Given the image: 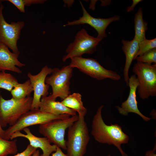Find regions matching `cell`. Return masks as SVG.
I'll list each match as a JSON object with an SVG mask.
<instances>
[{"label":"cell","instance_id":"cell-8","mask_svg":"<svg viewBox=\"0 0 156 156\" xmlns=\"http://www.w3.org/2000/svg\"><path fill=\"white\" fill-rule=\"evenodd\" d=\"M69 65L73 68H76L80 71L98 80L110 79L114 81L121 79L120 75L116 72L107 69L103 67L95 59L84 58L82 56L71 58Z\"/></svg>","mask_w":156,"mask_h":156},{"label":"cell","instance_id":"cell-20","mask_svg":"<svg viewBox=\"0 0 156 156\" xmlns=\"http://www.w3.org/2000/svg\"><path fill=\"white\" fill-rule=\"evenodd\" d=\"M33 91V88L29 79L22 83H18L11 91L12 98L20 100L30 96Z\"/></svg>","mask_w":156,"mask_h":156},{"label":"cell","instance_id":"cell-2","mask_svg":"<svg viewBox=\"0 0 156 156\" xmlns=\"http://www.w3.org/2000/svg\"><path fill=\"white\" fill-rule=\"evenodd\" d=\"M66 146L68 156H83L90 137L84 117H79L68 128Z\"/></svg>","mask_w":156,"mask_h":156},{"label":"cell","instance_id":"cell-31","mask_svg":"<svg viewBox=\"0 0 156 156\" xmlns=\"http://www.w3.org/2000/svg\"><path fill=\"white\" fill-rule=\"evenodd\" d=\"M40 154L39 151L36 150L33 154L32 156H38Z\"/></svg>","mask_w":156,"mask_h":156},{"label":"cell","instance_id":"cell-15","mask_svg":"<svg viewBox=\"0 0 156 156\" xmlns=\"http://www.w3.org/2000/svg\"><path fill=\"white\" fill-rule=\"evenodd\" d=\"M19 55L11 52L8 48L0 43V70L1 71L9 70L21 73L22 71L17 67L25 66L18 59Z\"/></svg>","mask_w":156,"mask_h":156},{"label":"cell","instance_id":"cell-22","mask_svg":"<svg viewBox=\"0 0 156 156\" xmlns=\"http://www.w3.org/2000/svg\"><path fill=\"white\" fill-rule=\"evenodd\" d=\"M18 83V80L10 74L0 71V88L11 92Z\"/></svg>","mask_w":156,"mask_h":156},{"label":"cell","instance_id":"cell-4","mask_svg":"<svg viewBox=\"0 0 156 156\" xmlns=\"http://www.w3.org/2000/svg\"><path fill=\"white\" fill-rule=\"evenodd\" d=\"M70 116L68 114L55 115L41 111L39 109L30 110L23 115L14 125L4 130L3 138L9 140L12 134L25 128L34 125H40L54 120L66 119Z\"/></svg>","mask_w":156,"mask_h":156},{"label":"cell","instance_id":"cell-18","mask_svg":"<svg viewBox=\"0 0 156 156\" xmlns=\"http://www.w3.org/2000/svg\"><path fill=\"white\" fill-rule=\"evenodd\" d=\"M82 96L79 93L70 94L61 102L67 107L77 112L79 117H84L87 112L81 99Z\"/></svg>","mask_w":156,"mask_h":156},{"label":"cell","instance_id":"cell-27","mask_svg":"<svg viewBox=\"0 0 156 156\" xmlns=\"http://www.w3.org/2000/svg\"><path fill=\"white\" fill-rule=\"evenodd\" d=\"M38 156H41L39 155ZM51 156H68V155L64 154L61 150L60 148L57 146V148L56 151L54 153L52 154Z\"/></svg>","mask_w":156,"mask_h":156},{"label":"cell","instance_id":"cell-7","mask_svg":"<svg viewBox=\"0 0 156 156\" xmlns=\"http://www.w3.org/2000/svg\"><path fill=\"white\" fill-rule=\"evenodd\" d=\"M73 69L69 65L64 66L61 69H52L50 75L47 76L45 81L46 84L52 88V93L49 96L50 99L55 100L60 97L62 100L70 94V81Z\"/></svg>","mask_w":156,"mask_h":156},{"label":"cell","instance_id":"cell-12","mask_svg":"<svg viewBox=\"0 0 156 156\" xmlns=\"http://www.w3.org/2000/svg\"><path fill=\"white\" fill-rule=\"evenodd\" d=\"M83 11V16L78 20L72 21H68L67 26L78 25L87 24L93 27L98 33L97 37L103 39L106 37L105 30L108 26L112 22L119 20L120 17L118 16H115L109 18H95L92 16L87 12L82 3L80 1Z\"/></svg>","mask_w":156,"mask_h":156},{"label":"cell","instance_id":"cell-5","mask_svg":"<svg viewBox=\"0 0 156 156\" xmlns=\"http://www.w3.org/2000/svg\"><path fill=\"white\" fill-rule=\"evenodd\" d=\"M132 72L137 76L139 85L137 88L140 97L144 100L156 96V64H148L137 62Z\"/></svg>","mask_w":156,"mask_h":156},{"label":"cell","instance_id":"cell-11","mask_svg":"<svg viewBox=\"0 0 156 156\" xmlns=\"http://www.w3.org/2000/svg\"><path fill=\"white\" fill-rule=\"evenodd\" d=\"M52 69L47 66L43 67L40 72L36 75L30 72L27 74L33 88L34 96L30 110L39 109L42 97L47 96L49 94V86L45 83L47 76L50 75Z\"/></svg>","mask_w":156,"mask_h":156},{"label":"cell","instance_id":"cell-16","mask_svg":"<svg viewBox=\"0 0 156 156\" xmlns=\"http://www.w3.org/2000/svg\"><path fill=\"white\" fill-rule=\"evenodd\" d=\"M39 109L41 111L55 115H77L76 112L65 106L61 102L52 100L49 96L42 97Z\"/></svg>","mask_w":156,"mask_h":156},{"label":"cell","instance_id":"cell-25","mask_svg":"<svg viewBox=\"0 0 156 156\" xmlns=\"http://www.w3.org/2000/svg\"><path fill=\"white\" fill-rule=\"evenodd\" d=\"M137 62H142L148 64H152L154 63L156 64V48L147 51L142 55L134 58Z\"/></svg>","mask_w":156,"mask_h":156},{"label":"cell","instance_id":"cell-1","mask_svg":"<svg viewBox=\"0 0 156 156\" xmlns=\"http://www.w3.org/2000/svg\"><path fill=\"white\" fill-rule=\"evenodd\" d=\"M103 105L98 108L92 121L91 134L95 140L102 144L113 145L119 150L122 156H128L122 150L121 145L128 143L129 137L117 124L107 125L105 124L102 116Z\"/></svg>","mask_w":156,"mask_h":156},{"label":"cell","instance_id":"cell-28","mask_svg":"<svg viewBox=\"0 0 156 156\" xmlns=\"http://www.w3.org/2000/svg\"><path fill=\"white\" fill-rule=\"evenodd\" d=\"M133 3L131 6H129L127 8V12H130L133 10L135 6L140 2L142 1L141 0H133Z\"/></svg>","mask_w":156,"mask_h":156},{"label":"cell","instance_id":"cell-14","mask_svg":"<svg viewBox=\"0 0 156 156\" xmlns=\"http://www.w3.org/2000/svg\"><path fill=\"white\" fill-rule=\"evenodd\" d=\"M23 130L26 134L18 131L12 134L10 138L12 140L16 138L21 137L27 139L29 142V144L36 148H39L42 151L43 153L41 156H50L52 153L55 152L57 146L55 144H51V143L45 137H39L33 135L28 127L25 128Z\"/></svg>","mask_w":156,"mask_h":156},{"label":"cell","instance_id":"cell-33","mask_svg":"<svg viewBox=\"0 0 156 156\" xmlns=\"http://www.w3.org/2000/svg\"><path fill=\"white\" fill-rule=\"evenodd\" d=\"M1 71V70H0V71Z\"/></svg>","mask_w":156,"mask_h":156},{"label":"cell","instance_id":"cell-30","mask_svg":"<svg viewBox=\"0 0 156 156\" xmlns=\"http://www.w3.org/2000/svg\"><path fill=\"white\" fill-rule=\"evenodd\" d=\"M4 132V130H3L2 128L1 127L0 124V137L3 138Z\"/></svg>","mask_w":156,"mask_h":156},{"label":"cell","instance_id":"cell-9","mask_svg":"<svg viewBox=\"0 0 156 156\" xmlns=\"http://www.w3.org/2000/svg\"><path fill=\"white\" fill-rule=\"evenodd\" d=\"M75 38L73 42L67 47L66 50L67 54L62 59L63 62L69 58L81 56L85 53H93L96 51L97 46L102 40L89 35L84 29L79 31Z\"/></svg>","mask_w":156,"mask_h":156},{"label":"cell","instance_id":"cell-13","mask_svg":"<svg viewBox=\"0 0 156 156\" xmlns=\"http://www.w3.org/2000/svg\"><path fill=\"white\" fill-rule=\"evenodd\" d=\"M139 82L135 74L132 75L129 78L128 86L129 88V92L127 99L122 102L120 107L116 106L120 114L124 116H127L129 113H133L139 115L145 121H148L151 118L143 115L139 110L138 102L136 99V90Z\"/></svg>","mask_w":156,"mask_h":156},{"label":"cell","instance_id":"cell-32","mask_svg":"<svg viewBox=\"0 0 156 156\" xmlns=\"http://www.w3.org/2000/svg\"><path fill=\"white\" fill-rule=\"evenodd\" d=\"M107 156H111L110 155H107Z\"/></svg>","mask_w":156,"mask_h":156},{"label":"cell","instance_id":"cell-24","mask_svg":"<svg viewBox=\"0 0 156 156\" xmlns=\"http://www.w3.org/2000/svg\"><path fill=\"white\" fill-rule=\"evenodd\" d=\"M14 4L21 12L25 13V6H30L32 4L44 3L45 0H8Z\"/></svg>","mask_w":156,"mask_h":156},{"label":"cell","instance_id":"cell-3","mask_svg":"<svg viewBox=\"0 0 156 156\" xmlns=\"http://www.w3.org/2000/svg\"><path fill=\"white\" fill-rule=\"evenodd\" d=\"M33 97L30 96L20 100L12 98L5 100L0 95V124L4 128L14 125L24 114L30 110Z\"/></svg>","mask_w":156,"mask_h":156},{"label":"cell","instance_id":"cell-10","mask_svg":"<svg viewBox=\"0 0 156 156\" xmlns=\"http://www.w3.org/2000/svg\"><path fill=\"white\" fill-rule=\"evenodd\" d=\"M3 6L0 1V43L10 49L14 53H20L17 46L21 31L25 26L23 21L12 22L9 24L5 20L3 14Z\"/></svg>","mask_w":156,"mask_h":156},{"label":"cell","instance_id":"cell-23","mask_svg":"<svg viewBox=\"0 0 156 156\" xmlns=\"http://www.w3.org/2000/svg\"><path fill=\"white\" fill-rule=\"evenodd\" d=\"M139 47L138 50L135 58L150 50L156 48V38L151 40L144 39L139 43Z\"/></svg>","mask_w":156,"mask_h":156},{"label":"cell","instance_id":"cell-21","mask_svg":"<svg viewBox=\"0 0 156 156\" xmlns=\"http://www.w3.org/2000/svg\"><path fill=\"white\" fill-rule=\"evenodd\" d=\"M16 141L7 140L0 137V156L16 154L18 151Z\"/></svg>","mask_w":156,"mask_h":156},{"label":"cell","instance_id":"cell-6","mask_svg":"<svg viewBox=\"0 0 156 156\" xmlns=\"http://www.w3.org/2000/svg\"><path fill=\"white\" fill-rule=\"evenodd\" d=\"M79 118L78 115L64 119H55L40 125L39 132L51 143L66 150L64 137L66 130Z\"/></svg>","mask_w":156,"mask_h":156},{"label":"cell","instance_id":"cell-26","mask_svg":"<svg viewBox=\"0 0 156 156\" xmlns=\"http://www.w3.org/2000/svg\"><path fill=\"white\" fill-rule=\"evenodd\" d=\"M36 150V148L32 147L29 144L23 151L18 153L14 156H31Z\"/></svg>","mask_w":156,"mask_h":156},{"label":"cell","instance_id":"cell-17","mask_svg":"<svg viewBox=\"0 0 156 156\" xmlns=\"http://www.w3.org/2000/svg\"><path fill=\"white\" fill-rule=\"evenodd\" d=\"M121 42L122 44V50L126 57V60L123 70L124 80L128 86L129 78V70L131 64L134 60L139 49V42L133 39L131 41L122 39Z\"/></svg>","mask_w":156,"mask_h":156},{"label":"cell","instance_id":"cell-29","mask_svg":"<svg viewBox=\"0 0 156 156\" xmlns=\"http://www.w3.org/2000/svg\"><path fill=\"white\" fill-rule=\"evenodd\" d=\"M156 149V145H155L153 150H149L146 152L145 156H156V154L155 153Z\"/></svg>","mask_w":156,"mask_h":156},{"label":"cell","instance_id":"cell-19","mask_svg":"<svg viewBox=\"0 0 156 156\" xmlns=\"http://www.w3.org/2000/svg\"><path fill=\"white\" fill-rule=\"evenodd\" d=\"M135 35L134 38L139 43L146 39L145 33L148 24L143 19V11L140 8L135 15L134 19Z\"/></svg>","mask_w":156,"mask_h":156}]
</instances>
